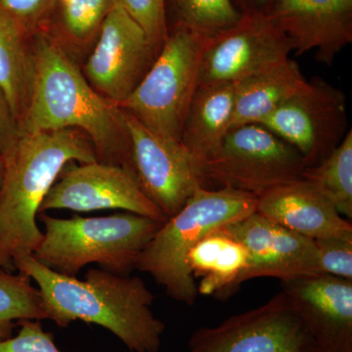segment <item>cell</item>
<instances>
[{"label": "cell", "mask_w": 352, "mask_h": 352, "mask_svg": "<svg viewBox=\"0 0 352 352\" xmlns=\"http://www.w3.org/2000/svg\"><path fill=\"white\" fill-rule=\"evenodd\" d=\"M13 261L36 284L47 319L60 327L75 321L95 324L132 352H159L164 324L153 314L155 296L141 278L91 268L80 280L51 270L32 254Z\"/></svg>", "instance_id": "cell-1"}, {"label": "cell", "mask_w": 352, "mask_h": 352, "mask_svg": "<svg viewBox=\"0 0 352 352\" xmlns=\"http://www.w3.org/2000/svg\"><path fill=\"white\" fill-rule=\"evenodd\" d=\"M34 43L36 74L19 131L78 129L94 144L97 161L129 170L131 145L124 111L102 97L80 66L43 34L34 32Z\"/></svg>", "instance_id": "cell-2"}, {"label": "cell", "mask_w": 352, "mask_h": 352, "mask_svg": "<svg viewBox=\"0 0 352 352\" xmlns=\"http://www.w3.org/2000/svg\"><path fill=\"white\" fill-rule=\"evenodd\" d=\"M3 161L0 240L14 258L32 254L41 242L39 208L65 166L90 163L97 157L85 132L68 129L20 132Z\"/></svg>", "instance_id": "cell-3"}, {"label": "cell", "mask_w": 352, "mask_h": 352, "mask_svg": "<svg viewBox=\"0 0 352 352\" xmlns=\"http://www.w3.org/2000/svg\"><path fill=\"white\" fill-rule=\"evenodd\" d=\"M44 232L32 252L34 258L51 270L76 276L88 264L129 275L139 256L164 222L132 212L108 217L57 219L39 214Z\"/></svg>", "instance_id": "cell-4"}, {"label": "cell", "mask_w": 352, "mask_h": 352, "mask_svg": "<svg viewBox=\"0 0 352 352\" xmlns=\"http://www.w3.org/2000/svg\"><path fill=\"white\" fill-rule=\"evenodd\" d=\"M258 197L238 190L199 186L168 219L139 256L136 270L149 273L177 302L193 305L198 289L187 264L189 252L214 229L256 212Z\"/></svg>", "instance_id": "cell-5"}, {"label": "cell", "mask_w": 352, "mask_h": 352, "mask_svg": "<svg viewBox=\"0 0 352 352\" xmlns=\"http://www.w3.org/2000/svg\"><path fill=\"white\" fill-rule=\"evenodd\" d=\"M208 38L176 23L151 68L120 108L160 138L180 141Z\"/></svg>", "instance_id": "cell-6"}, {"label": "cell", "mask_w": 352, "mask_h": 352, "mask_svg": "<svg viewBox=\"0 0 352 352\" xmlns=\"http://www.w3.org/2000/svg\"><path fill=\"white\" fill-rule=\"evenodd\" d=\"M305 170L302 156L293 146L261 124L231 129L203 168L208 182L256 197L294 182Z\"/></svg>", "instance_id": "cell-7"}, {"label": "cell", "mask_w": 352, "mask_h": 352, "mask_svg": "<svg viewBox=\"0 0 352 352\" xmlns=\"http://www.w3.org/2000/svg\"><path fill=\"white\" fill-rule=\"evenodd\" d=\"M186 352H317L283 291L261 307L192 333Z\"/></svg>", "instance_id": "cell-8"}, {"label": "cell", "mask_w": 352, "mask_h": 352, "mask_svg": "<svg viewBox=\"0 0 352 352\" xmlns=\"http://www.w3.org/2000/svg\"><path fill=\"white\" fill-rule=\"evenodd\" d=\"M300 153L305 168L327 159L349 131L342 90L319 78L261 122Z\"/></svg>", "instance_id": "cell-9"}, {"label": "cell", "mask_w": 352, "mask_h": 352, "mask_svg": "<svg viewBox=\"0 0 352 352\" xmlns=\"http://www.w3.org/2000/svg\"><path fill=\"white\" fill-rule=\"evenodd\" d=\"M293 51L291 39L268 13H242L235 25L208 38L198 87L240 82L284 63Z\"/></svg>", "instance_id": "cell-10"}, {"label": "cell", "mask_w": 352, "mask_h": 352, "mask_svg": "<svg viewBox=\"0 0 352 352\" xmlns=\"http://www.w3.org/2000/svg\"><path fill=\"white\" fill-rule=\"evenodd\" d=\"M157 53L143 28L116 3L80 68L102 97L120 107L151 68Z\"/></svg>", "instance_id": "cell-11"}, {"label": "cell", "mask_w": 352, "mask_h": 352, "mask_svg": "<svg viewBox=\"0 0 352 352\" xmlns=\"http://www.w3.org/2000/svg\"><path fill=\"white\" fill-rule=\"evenodd\" d=\"M51 210L76 212L120 210L157 221L168 220L145 196L131 171L99 161L72 162L65 166L41 204L39 214Z\"/></svg>", "instance_id": "cell-12"}, {"label": "cell", "mask_w": 352, "mask_h": 352, "mask_svg": "<svg viewBox=\"0 0 352 352\" xmlns=\"http://www.w3.org/2000/svg\"><path fill=\"white\" fill-rule=\"evenodd\" d=\"M124 115L131 145L129 170L145 196L170 219L204 186L201 176L180 141L160 138L124 111Z\"/></svg>", "instance_id": "cell-13"}, {"label": "cell", "mask_w": 352, "mask_h": 352, "mask_svg": "<svg viewBox=\"0 0 352 352\" xmlns=\"http://www.w3.org/2000/svg\"><path fill=\"white\" fill-rule=\"evenodd\" d=\"M226 229L247 249L248 281L273 277L280 281L323 274L314 240L293 232L254 212Z\"/></svg>", "instance_id": "cell-14"}, {"label": "cell", "mask_w": 352, "mask_h": 352, "mask_svg": "<svg viewBox=\"0 0 352 352\" xmlns=\"http://www.w3.org/2000/svg\"><path fill=\"white\" fill-rule=\"evenodd\" d=\"M317 352H352V281L329 274L281 281Z\"/></svg>", "instance_id": "cell-15"}, {"label": "cell", "mask_w": 352, "mask_h": 352, "mask_svg": "<svg viewBox=\"0 0 352 352\" xmlns=\"http://www.w3.org/2000/svg\"><path fill=\"white\" fill-rule=\"evenodd\" d=\"M268 15L296 55L314 52L319 63L331 66L352 43V0H275Z\"/></svg>", "instance_id": "cell-16"}, {"label": "cell", "mask_w": 352, "mask_h": 352, "mask_svg": "<svg viewBox=\"0 0 352 352\" xmlns=\"http://www.w3.org/2000/svg\"><path fill=\"white\" fill-rule=\"evenodd\" d=\"M256 212L309 239H352L351 220L314 184L300 177L258 197Z\"/></svg>", "instance_id": "cell-17"}, {"label": "cell", "mask_w": 352, "mask_h": 352, "mask_svg": "<svg viewBox=\"0 0 352 352\" xmlns=\"http://www.w3.org/2000/svg\"><path fill=\"white\" fill-rule=\"evenodd\" d=\"M234 107L235 83L198 87L192 98L180 142L195 164L201 182L204 166L231 131Z\"/></svg>", "instance_id": "cell-18"}, {"label": "cell", "mask_w": 352, "mask_h": 352, "mask_svg": "<svg viewBox=\"0 0 352 352\" xmlns=\"http://www.w3.org/2000/svg\"><path fill=\"white\" fill-rule=\"evenodd\" d=\"M249 263L245 245L224 226L201 238L187 256L194 279L200 278L198 294L219 300L230 298L248 281Z\"/></svg>", "instance_id": "cell-19"}, {"label": "cell", "mask_w": 352, "mask_h": 352, "mask_svg": "<svg viewBox=\"0 0 352 352\" xmlns=\"http://www.w3.org/2000/svg\"><path fill=\"white\" fill-rule=\"evenodd\" d=\"M116 0H52L36 32L82 66Z\"/></svg>", "instance_id": "cell-20"}, {"label": "cell", "mask_w": 352, "mask_h": 352, "mask_svg": "<svg viewBox=\"0 0 352 352\" xmlns=\"http://www.w3.org/2000/svg\"><path fill=\"white\" fill-rule=\"evenodd\" d=\"M34 34L0 9V91L18 126L27 112L36 74Z\"/></svg>", "instance_id": "cell-21"}, {"label": "cell", "mask_w": 352, "mask_h": 352, "mask_svg": "<svg viewBox=\"0 0 352 352\" xmlns=\"http://www.w3.org/2000/svg\"><path fill=\"white\" fill-rule=\"evenodd\" d=\"M307 82L300 66L291 58L274 68L236 82L231 129L261 124Z\"/></svg>", "instance_id": "cell-22"}, {"label": "cell", "mask_w": 352, "mask_h": 352, "mask_svg": "<svg viewBox=\"0 0 352 352\" xmlns=\"http://www.w3.org/2000/svg\"><path fill=\"white\" fill-rule=\"evenodd\" d=\"M300 177L314 184L340 215L352 219V131L349 129L332 154Z\"/></svg>", "instance_id": "cell-23"}, {"label": "cell", "mask_w": 352, "mask_h": 352, "mask_svg": "<svg viewBox=\"0 0 352 352\" xmlns=\"http://www.w3.org/2000/svg\"><path fill=\"white\" fill-rule=\"evenodd\" d=\"M47 319L43 296L24 273L0 267V340L12 337L16 323Z\"/></svg>", "instance_id": "cell-24"}, {"label": "cell", "mask_w": 352, "mask_h": 352, "mask_svg": "<svg viewBox=\"0 0 352 352\" xmlns=\"http://www.w3.org/2000/svg\"><path fill=\"white\" fill-rule=\"evenodd\" d=\"M173 3L178 24L208 36L235 25L242 16L233 0H173Z\"/></svg>", "instance_id": "cell-25"}, {"label": "cell", "mask_w": 352, "mask_h": 352, "mask_svg": "<svg viewBox=\"0 0 352 352\" xmlns=\"http://www.w3.org/2000/svg\"><path fill=\"white\" fill-rule=\"evenodd\" d=\"M143 28L157 50L168 36L166 0H116Z\"/></svg>", "instance_id": "cell-26"}, {"label": "cell", "mask_w": 352, "mask_h": 352, "mask_svg": "<svg viewBox=\"0 0 352 352\" xmlns=\"http://www.w3.org/2000/svg\"><path fill=\"white\" fill-rule=\"evenodd\" d=\"M314 244L324 274L352 281V239L324 238Z\"/></svg>", "instance_id": "cell-27"}, {"label": "cell", "mask_w": 352, "mask_h": 352, "mask_svg": "<svg viewBox=\"0 0 352 352\" xmlns=\"http://www.w3.org/2000/svg\"><path fill=\"white\" fill-rule=\"evenodd\" d=\"M18 324L17 336L0 340V352H61L52 333L43 330L41 321L24 320Z\"/></svg>", "instance_id": "cell-28"}, {"label": "cell", "mask_w": 352, "mask_h": 352, "mask_svg": "<svg viewBox=\"0 0 352 352\" xmlns=\"http://www.w3.org/2000/svg\"><path fill=\"white\" fill-rule=\"evenodd\" d=\"M51 1L52 0H0V9L19 20L30 32H34Z\"/></svg>", "instance_id": "cell-29"}, {"label": "cell", "mask_w": 352, "mask_h": 352, "mask_svg": "<svg viewBox=\"0 0 352 352\" xmlns=\"http://www.w3.org/2000/svg\"><path fill=\"white\" fill-rule=\"evenodd\" d=\"M19 126L14 119L8 104L0 91V155L2 157L19 135Z\"/></svg>", "instance_id": "cell-30"}, {"label": "cell", "mask_w": 352, "mask_h": 352, "mask_svg": "<svg viewBox=\"0 0 352 352\" xmlns=\"http://www.w3.org/2000/svg\"><path fill=\"white\" fill-rule=\"evenodd\" d=\"M0 267L12 271L15 270L12 256L2 244L1 240H0Z\"/></svg>", "instance_id": "cell-31"}, {"label": "cell", "mask_w": 352, "mask_h": 352, "mask_svg": "<svg viewBox=\"0 0 352 352\" xmlns=\"http://www.w3.org/2000/svg\"><path fill=\"white\" fill-rule=\"evenodd\" d=\"M252 3L254 4V9L252 11H258V12L268 13L270 12V8L268 6H273L275 0H252Z\"/></svg>", "instance_id": "cell-32"}, {"label": "cell", "mask_w": 352, "mask_h": 352, "mask_svg": "<svg viewBox=\"0 0 352 352\" xmlns=\"http://www.w3.org/2000/svg\"><path fill=\"white\" fill-rule=\"evenodd\" d=\"M4 161L3 157L0 155V188H1L2 179H3Z\"/></svg>", "instance_id": "cell-33"}]
</instances>
